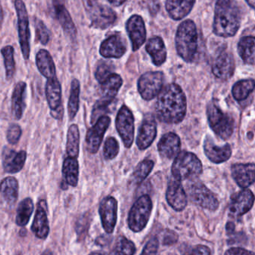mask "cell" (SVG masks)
<instances>
[{
  "instance_id": "ba28073f",
  "label": "cell",
  "mask_w": 255,
  "mask_h": 255,
  "mask_svg": "<svg viewBox=\"0 0 255 255\" xmlns=\"http://www.w3.org/2000/svg\"><path fill=\"white\" fill-rule=\"evenodd\" d=\"M14 7L17 16L19 42L23 59L29 60L30 56V30L27 9L23 0H15Z\"/></svg>"
},
{
  "instance_id": "f6af8a7d",
  "label": "cell",
  "mask_w": 255,
  "mask_h": 255,
  "mask_svg": "<svg viewBox=\"0 0 255 255\" xmlns=\"http://www.w3.org/2000/svg\"><path fill=\"white\" fill-rule=\"evenodd\" d=\"M113 67L108 62H101L97 68L95 77L98 83H103L111 74H113Z\"/></svg>"
},
{
  "instance_id": "7402d4cb",
  "label": "cell",
  "mask_w": 255,
  "mask_h": 255,
  "mask_svg": "<svg viewBox=\"0 0 255 255\" xmlns=\"http://www.w3.org/2000/svg\"><path fill=\"white\" fill-rule=\"evenodd\" d=\"M157 134L156 123L152 117H147L144 119L136 137V144L138 149L145 150L151 145Z\"/></svg>"
},
{
  "instance_id": "2e32d148",
  "label": "cell",
  "mask_w": 255,
  "mask_h": 255,
  "mask_svg": "<svg viewBox=\"0 0 255 255\" xmlns=\"http://www.w3.org/2000/svg\"><path fill=\"white\" fill-rule=\"evenodd\" d=\"M27 153L25 150L16 151L8 147H4L2 150V167L5 172L16 174L20 172L26 163Z\"/></svg>"
},
{
  "instance_id": "ffe728a7",
  "label": "cell",
  "mask_w": 255,
  "mask_h": 255,
  "mask_svg": "<svg viewBox=\"0 0 255 255\" xmlns=\"http://www.w3.org/2000/svg\"><path fill=\"white\" fill-rule=\"evenodd\" d=\"M255 197L250 189H243L234 195L230 204V213L236 217L247 213L254 205Z\"/></svg>"
},
{
  "instance_id": "681fc988",
  "label": "cell",
  "mask_w": 255,
  "mask_h": 255,
  "mask_svg": "<svg viewBox=\"0 0 255 255\" xmlns=\"http://www.w3.org/2000/svg\"><path fill=\"white\" fill-rule=\"evenodd\" d=\"M178 240V235L173 231H167L162 237V244L164 246H171L175 244Z\"/></svg>"
},
{
  "instance_id": "74e56055",
  "label": "cell",
  "mask_w": 255,
  "mask_h": 255,
  "mask_svg": "<svg viewBox=\"0 0 255 255\" xmlns=\"http://www.w3.org/2000/svg\"><path fill=\"white\" fill-rule=\"evenodd\" d=\"M1 53L3 58L5 77H6V80H11L14 77L16 71L14 47L11 45L5 46V47H2Z\"/></svg>"
},
{
  "instance_id": "e575fe53",
  "label": "cell",
  "mask_w": 255,
  "mask_h": 255,
  "mask_svg": "<svg viewBox=\"0 0 255 255\" xmlns=\"http://www.w3.org/2000/svg\"><path fill=\"white\" fill-rule=\"evenodd\" d=\"M34 211V203L32 198H26L19 204L16 215L15 222L17 226L25 227L28 225Z\"/></svg>"
},
{
  "instance_id": "52a82bcc",
  "label": "cell",
  "mask_w": 255,
  "mask_h": 255,
  "mask_svg": "<svg viewBox=\"0 0 255 255\" xmlns=\"http://www.w3.org/2000/svg\"><path fill=\"white\" fill-rule=\"evenodd\" d=\"M186 189L192 202L210 211L217 210L219 206V200L204 183L196 179L191 180L186 185Z\"/></svg>"
},
{
  "instance_id": "603a6c76",
  "label": "cell",
  "mask_w": 255,
  "mask_h": 255,
  "mask_svg": "<svg viewBox=\"0 0 255 255\" xmlns=\"http://www.w3.org/2000/svg\"><path fill=\"white\" fill-rule=\"evenodd\" d=\"M180 138L174 132H167L162 135L158 143V151L164 159H172L180 153Z\"/></svg>"
},
{
  "instance_id": "db71d44e",
  "label": "cell",
  "mask_w": 255,
  "mask_h": 255,
  "mask_svg": "<svg viewBox=\"0 0 255 255\" xmlns=\"http://www.w3.org/2000/svg\"><path fill=\"white\" fill-rule=\"evenodd\" d=\"M234 228H235V225H234V223L232 222H228L226 225V230L228 233L233 232L234 231Z\"/></svg>"
},
{
  "instance_id": "9c48e42d",
  "label": "cell",
  "mask_w": 255,
  "mask_h": 255,
  "mask_svg": "<svg viewBox=\"0 0 255 255\" xmlns=\"http://www.w3.org/2000/svg\"><path fill=\"white\" fill-rule=\"evenodd\" d=\"M133 115L126 106H122L116 118V125L117 131L127 148H129L134 141L135 125Z\"/></svg>"
},
{
  "instance_id": "f5cc1de1",
  "label": "cell",
  "mask_w": 255,
  "mask_h": 255,
  "mask_svg": "<svg viewBox=\"0 0 255 255\" xmlns=\"http://www.w3.org/2000/svg\"><path fill=\"white\" fill-rule=\"evenodd\" d=\"M126 0H109V2L114 5V6H120L122 4L125 3Z\"/></svg>"
},
{
  "instance_id": "6da1fadb",
  "label": "cell",
  "mask_w": 255,
  "mask_h": 255,
  "mask_svg": "<svg viewBox=\"0 0 255 255\" xmlns=\"http://www.w3.org/2000/svg\"><path fill=\"white\" fill-rule=\"evenodd\" d=\"M186 113V98L178 85H168L159 92L156 104L158 119L164 123L174 125L184 119Z\"/></svg>"
},
{
  "instance_id": "7dc6e473",
  "label": "cell",
  "mask_w": 255,
  "mask_h": 255,
  "mask_svg": "<svg viewBox=\"0 0 255 255\" xmlns=\"http://www.w3.org/2000/svg\"><path fill=\"white\" fill-rule=\"evenodd\" d=\"M22 135V129L20 125L17 124H11L7 130L6 138L8 143L16 144L20 141Z\"/></svg>"
},
{
  "instance_id": "11a10c76",
  "label": "cell",
  "mask_w": 255,
  "mask_h": 255,
  "mask_svg": "<svg viewBox=\"0 0 255 255\" xmlns=\"http://www.w3.org/2000/svg\"><path fill=\"white\" fill-rule=\"evenodd\" d=\"M84 1L85 5H86V8L87 7L90 6L92 4L95 3V2H98V0H83Z\"/></svg>"
},
{
  "instance_id": "5b68a950",
  "label": "cell",
  "mask_w": 255,
  "mask_h": 255,
  "mask_svg": "<svg viewBox=\"0 0 255 255\" xmlns=\"http://www.w3.org/2000/svg\"><path fill=\"white\" fill-rule=\"evenodd\" d=\"M207 116L209 125L215 134L222 139H229L235 128L234 118L224 113L215 101L207 105Z\"/></svg>"
},
{
  "instance_id": "f1b7e54d",
  "label": "cell",
  "mask_w": 255,
  "mask_h": 255,
  "mask_svg": "<svg viewBox=\"0 0 255 255\" xmlns=\"http://www.w3.org/2000/svg\"><path fill=\"white\" fill-rule=\"evenodd\" d=\"M37 68L41 75L49 79L56 77V65L50 53L47 50H40L35 57Z\"/></svg>"
},
{
  "instance_id": "d6986e66",
  "label": "cell",
  "mask_w": 255,
  "mask_h": 255,
  "mask_svg": "<svg viewBox=\"0 0 255 255\" xmlns=\"http://www.w3.org/2000/svg\"><path fill=\"white\" fill-rule=\"evenodd\" d=\"M235 62L231 53L224 51L219 53L213 62V74L222 80H228L234 75Z\"/></svg>"
},
{
  "instance_id": "ac0fdd59",
  "label": "cell",
  "mask_w": 255,
  "mask_h": 255,
  "mask_svg": "<svg viewBox=\"0 0 255 255\" xmlns=\"http://www.w3.org/2000/svg\"><path fill=\"white\" fill-rule=\"evenodd\" d=\"M204 151L207 157L213 163L220 164L226 162L232 154V150L229 144L218 146L213 138L207 135L204 141Z\"/></svg>"
},
{
  "instance_id": "1f68e13d",
  "label": "cell",
  "mask_w": 255,
  "mask_h": 255,
  "mask_svg": "<svg viewBox=\"0 0 255 255\" xmlns=\"http://www.w3.org/2000/svg\"><path fill=\"white\" fill-rule=\"evenodd\" d=\"M0 192L9 205H14L18 199L19 183L14 177H7L0 183Z\"/></svg>"
},
{
  "instance_id": "b9f144b4",
  "label": "cell",
  "mask_w": 255,
  "mask_h": 255,
  "mask_svg": "<svg viewBox=\"0 0 255 255\" xmlns=\"http://www.w3.org/2000/svg\"><path fill=\"white\" fill-rule=\"evenodd\" d=\"M135 253V246L131 240L126 237H120L116 243L114 250L112 252L113 255H132Z\"/></svg>"
},
{
  "instance_id": "60d3db41",
  "label": "cell",
  "mask_w": 255,
  "mask_h": 255,
  "mask_svg": "<svg viewBox=\"0 0 255 255\" xmlns=\"http://www.w3.org/2000/svg\"><path fill=\"white\" fill-rule=\"evenodd\" d=\"M113 103V101H106L102 98L97 101L96 104L94 106L93 110H92L91 123L94 125L101 116H106L107 113H111L110 107Z\"/></svg>"
},
{
  "instance_id": "e0dca14e",
  "label": "cell",
  "mask_w": 255,
  "mask_h": 255,
  "mask_svg": "<svg viewBox=\"0 0 255 255\" xmlns=\"http://www.w3.org/2000/svg\"><path fill=\"white\" fill-rule=\"evenodd\" d=\"M166 200L171 208L175 211H182L187 205V194L183 189L181 181L174 178L168 185Z\"/></svg>"
},
{
  "instance_id": "4fadbf2b",
  "label": "cell",
  "mask_w": 255,
  "mask_h": 255,
  "mask_svg": "<svg viewBox=\"0 0 255 255\" xmlns=\"http://www.w3.org/2000/svg\"><path fill=\"white\" fill-rule=\"evenodd\" d=\"M90 15L92 26L96 29H105L115 23L117 18L116 12L107 5L98 2L86 8Z\"/></svg>"
},
{
  "instance_id": "f35d334b",
  "label": "cell",
  "mask_w": 255,
  "mask_h": 255,
  "mask_svg": "<svg viewBox=\"0 0 255 255\" xmlns=\"http://www.w3.org/2000/svg\"><path fill=\"white\" fill-rule=\"evenodd\" d=\"M255 89L254 80H245L237 82L232 89V95L237 101L246 100Z\"/></svg>"
},
{
  "instance_id": "d6a6232c",
  "label": "cell",
  "mask_w": 255,
  "mask_h": 255,
  "mask_svg": "<svg viewBox=\"0 0 255 255\" xmlns=\"http://www.w3.org/2000/svg\"><path fill=\"white\" fill-rule=\"evenodd\" d=\"M123 80L118 74H114L110 76L104 83H101V94L102 99L108 101H114L116 95L119 93V89L122 87Z\"/></svg>"
},
{
  "instance_id": "8fae6325",
  "label": "cell",
  "mask_w": 255,
  "mask_h": 255,
  "mask_svg": "<svg viewBox=\"0 0 255 255\" xmlns=\"http://www.w3.org/2000/svg\"><path fill=\"white\" fill-rule=\"evenodd\" d=\"M164 75L162 72H148L143 74L138 82V90L145 101H151L159 95L163 86Z\"/></svg>"
},
{
  "instance_id": "816d5d0a",
  "label": "cell",
  "mask_w": 255,
  "mask_h": 255,
  "mask_svg": "<svg viewBox=\"0 0 255 255\" xmlns=\"http://www.w3.org/2000/svg\"><path fill=\"white\" fill-rule=\"evenodd\" d=\"M225 255H249V254H254L253 252H250V251L246 250L245 249H242V248H232V249H228L227 252H225Z\"/></svg>"
},
{
  "instance_id": "6f0895ef",
  "label": "cell",
  "mask_w": 255,
  "mask_h": 255,
  "mask_svg": "<svg viewBox=\"0 0 255 255\" xmlns=\"http://www.w3.org/2000/svg\"><path fill=\"white\" fill-rule=\"evenodd\" d=\"M246 2H247L248 5L251 7L252 8H255V0H246Z\"/></svg>"
},
{
  "instance_id": "cb8c5ba5",
  "label": "cell",
  "mask_w": 255,
  "mask_h": 255,
  "mask_svg": "<svg viewBox=\"0 0 255 255\" xmlns=\"http://www.w3.org/2000/svg\"><path fill=\"white\" fill-rule=\"evenodd\" d=\"M231 175L240 188L246 189L255 183V164H234L231 167Z\"/></svg>"
},
{
  "instance_id": "d590c367",
  "label": "cell",
  "mask_w": 255,
  "mask_h": 255,
  "mask_svg": "<svg viewBox=\"0 0 255 255\" xmlns=\"http://www.w3.org/2000/svg\"><path fill=\"white\" fill-rule=\"evenodd\" d=\"M80 129L77 125H71L67 133L66 152L68 156L78 157L80 153Z\"/></svg>"
},
{
  "instance_id": "d4e9b609",
  "label": "cell",
  "mask_w": 255,
  "mask_h": 255,
  "mask_svg": "<svg viewBox=\"0 0 255 255\" xmlns=\"http://www.w3.org/2000/svg\"><path fill=\"white\" fill-rule=\"evenodd\" d=\"M54 10L56 18L60 23L65 35L71 40H75L77 35V28L65 5L59 0H56L54 2Z\"/></svg>"
},
{
  "instance_id": "30bf717a",
  "label": "cell",
  "mask_w": 255,
  "mask_h": 255,
  "mask_svg": "<svg viewBox=\"0 0 255 255\" xmlns=\"http://www.w3.org/2000/svg\"><path fill=\"white\" fill-rule=\"evenodd\" d=\"M45 93L47 104L50 109V114L56 120L62 121L64 116L62 86L57 77L47 79Z\"/></svg>"
},
{
  "instance_id": "44dd1931",
  "label": "cell",
  "mask_w": 255,
  "mask_h": 255,
  "mask_svg": "<svg viewBox=\"0 0 255 255\" xmlns=\"http://www.w3.org/2000/svg\"><path fill=\"white\" fill-rule=\"evenodd\" d=\"M127 31L132 42V50H138L146 39L144 20L140 16H132L127 23Z\"/></svg>"
},
{
  "instance_id": "277c9868",
  "label": "cell",
  "mask_w": 255,
  "mask_h": 255,
  "mask_svg": "<svg viewBox=\"0 0 255 255\" xmlns=\"http://www.w3.org/2000/svg\"><path fill=\"white\" fill-rule=\"evenodd\" d=\"M201 160L191 152L179 153L173 162L171 173L173 177L180 181L195 180L202 174Z\"/></svg>"
},
{
  "instance_id": "7a4b0ae2",
  "label": "cell",
  "mask_w": 255,
  "mask_h": 255,
  "mask_svg": "<svg viewBox=\"0 0 255 255\" xmlns=\"http://www.w3.org/2000/svg\"><path fill=\"white\" fill-rule=\"evenodd\" d=\"M241 12L236 0H218L215 8L213 32L218 36L228 38L238 32Z\"/></svg>"
},
{
  "instance_id": "4316f807",
  "label": "cell",
  "mask_w": 255,
  "mask_h": 255,
  "mask_svg": "<svg viewBox=\"0 0 255 255\" xmlns=\"http://www.w3.org/2000/svg\"><path fill=\"white\" fill-rule=\"evenodd\" d=\"M26 83L25 82H18L14 86L11 97V113L15 120L19 121L23 117L26 109Z\"/></svg>"
},
{
  "instance_id": "9a60e30c",
  "label": "cell",
  "mask_w": 255,
  "mask_h": 255,
  "mask_svg": "<svg viewBox=\"0 0 255 255\" xmlns=\"http://www.w3.org/2000/svg\"><path fill=\"white\" fill-rule=\"evenodd\" d=\"M47 201L44 199L40 200L37 205V210L31 230L35 237L41 240H46L50 234Z\"/></svg>"
},
{
  "instance_id": "ee69618b",
  "label": "cell",
  "mask_w": 255,
  "mask_h": 255,
  "mask_svg": "<svg viewBox=\"0 0 255 255\" xmlns=\"http://www.w3.org/2000/svg\"><path fill=\"white\" fill-rule=\"evenodd\" d=\"M119 144L113 137H109L104 146V157L107 160H111L117 156L119 153Z\"/></svg>"
},
{
  "instance_id": "8992f818",
  "label": "cell",
  "mask_w": 255,
  "mask_h": 255,
  "mask_svg": "<svg viewBox=\"0 0 255 255\" xmlns=\"http://www.w3.org/2000/svg\"><path fill=\"white\" fill-rule=\"evenodd\" d=\"M153 203L147 195H142L137 199L129 210L128 216V225L133 232L142 231L151 215Z\"/></svg>"
},
{
  "instance_id": "4dcf8cb0",
  "label": "cell",
  "mask_w": 255,
  "mask_h": 255,
  "mask_svg": "<svg viewBox=\"0 0 255 255\" xmlns=\"http://www.w3.org/2000/svg\"><path fill=\"white\" fill-rule=\"evenodd\" d=\"M80 166L77 158L68 156L62 165V175L68 186L76 187L78 184Z\"/></svg>"
},
{
  "instance_id": "8d00e7d4",
  "label": "cell",
  "mask_w": 255,
  "mask_h": 255,
  "mask_svg": "<svg viewBox=\"0 0 255 255\" xmlns=\"http://www.w3.org/2000/svg\"><path fill=\"white\" fill-rule=\"evenodd\" d=\"M80 83L77 79L71 82V92L68 104V113L70 120H73L77 116L80 108Z\"/></svg>"
},
{
  "instance_id": "ab89813d",
  "label": "cell",
  "mask_w": 255,
  "mask_h": 255,
  "mask_svg": "<svg viewBox=\"0 0 255 255\" xmlns=\"http://www.w3.org/2000/svg\"><path fill=\"white\" fill-rule=\"evenodd\" d=\"M154 167V162L150 159H144L138 163L132 174V180L135 184L142 183L150 174Z\"/></svg>"
},
{
  "instance_id": "484cf974",
  "label": "cell",
  "mask_w": 255,
  "mask_h": 255,
  "mask_svg": "<svg viewBox=\"0 0 255 255\" xmlns=\"http://www.w3.org/2000/svg\"><path fill=\"white\" fill-rule=\"evenodd\" d=\"M126 45L122 37L113 35L103 41L100 53L105 58H121L126 53Z\"/></svg>"
},
{
  "instance_id": "f546056e",
  "label": "cell",
  "mask_w": 255,
  "mask_h": 255,
  "mask_svg": "<svg viewBox=\"0 0 255 255\" xmlns=\"http://www.w3.org/2000/svg\"><path fill=\"white\" fill-rule=\"evenodd\" d=\"M146 50L151 57L154 65L160 66L166 60L167 51L162 38L153 37L146 45Z\"/></svg>"
},
{
  "instance_id": "f907efd6",
  "label": "cell",
  "mask_w": 255,
  "mask_h": 255,
  "mask_svg": "<svg viewBox=\"0 0 255 255\" xmlns=\"http://www.w3.org/2000/svg\"><path fill=\"white\" fill-rule=\"evenodd\" d=\"M191 255H209L211 254L210 249L207 246H203V245H198L191 249V252H189Z\"/></svg>"
},
{
  "instance_id": "bcb514c9",
  "label": "cell",
  "mask_w": 255,
  "mask_h": 255,
  "mask_svg": "<svg viewBox=\"0 0 255 255\" xmlns=\"http://www.w3.org/2000/svg\"><path fill=\"white\" fill-rule=\"evenodd\" d=\"M89 224H90V217L89 214L83 215L77 220L76 223V232L80 240L84 239L86 237L89 230Z\"/></svg>"
},
{
  "instance_id": "7bdbcfd3",
  "label": "cell",
  "mask_w": 255,
  "mask_h": 255,
  "mask_svg": "<svg viewBox=\"0 0 255 255\" xmlns=\"http://www.w3.org/2000/svg\"><path fill=\"white\" fill-rule=\"evenodd\" d=\"M36 40L43 45H47L50 39V33L47 26L42 20L38 18L34 20Z\"/></svg>"
},
{
  "instance_id": "5bb4252c",
  "label": "cell",
  "mask_w": 255,
  "mask_h": 255,
  "mask_svg": "<svg viewBox=\"0 0 255 255\" xmlns=\"http://www.w3.org/2000/svg\"><path fill=\"white\" fill-rule=\"evenodd\" d=\"M99 214L104 231L112 234L117 223L118 201L116 198L112 196L104 198L100 204Z\"/></svg>"
},
{
  "instance_id": "9f6ffc18",
  "label": "cell",
  "mask_w": 255,
  "mask_h": 255,
  "mask_svg": "<svg viewBox=\"0 0 255 255\" xmlns=\"http://www.w3.org/2000/svg\"><path fill=\"white\" fill-rule=\"evenodd\" d=\"M4 18V13L3 9H2V5H1V2H0V24L2 23L3 21Z\"/></svg>"
},
{
  "instance_id": "83f0119b",
  "label": "cell",
  "mask_w": 255,
  "mask_h": 255,
  "mask_svg": "<svg viewBox=\"0 0 255 255\" xmlns=\"http://www.w3.org/2000/svg\"><path fill=\"white\" fill-rule=\"evenodd\" d=\"M195 0H166L165 8L171 18L181 20L192 11Z\"/></svg>"
},
{
  "instance_id": "836d02e7",
  "label": "cell",
  "mask_w": 255,
  "mask_h": 255,
  "mask_svg": "<svg viewBox=\"0 0 255 255\" xmlns=\"http://www.w3.org/2000/svg\"><path fill=\"white\" fill-rule=\"evenodd\" d=\"M255 38L253 36L244 37L238 44V52L240 57L246 63L255 64Z\"/></svg>"
},
{
  "instance_id": "3957f363",
  "label": "cell",
  "mask_w": 255,
  "mask_h": 255,
  "mask_svg": "<svg viewBox=\"0 0 255 255\" xmlns=\"http://www.w3.org/2000/svg\"><path fill=\"white\" fill-rule=\"evenodd\" d=\"M175 44L177 53L183 60L186 62L193 61L198 49V32L192 20H185L179 26Z\"/></svg>"
},
{
  "instance_id": "c3c4849f",
  "label": "cell",
  "mask_w": 255,
  "mask_h": 255,
  "mask_svg": "<svg viewBox=\"0 0 255 255\" xmlns=\"http://www.w3.org/2000/svg\"><path fill=\"white\" fill-rule=\"evenodd\" d=\"M159 240L156 238H152L147 242L141 252V255H155L157 253L159 249Z\"/></svg>"
},
{
  "instance_id": "7c38bea8",
  "label": "cell",
  "mask_w": 255,
  "mask_h": 255,
  "mask_svg": "<svg viewBox=\"0 0 255 255\" xmlns=\"http://www.w3.org/2000/svg\"><path fill=\"white\" fill-rule=\"evenodd\" d=\"M111 123L109 116H101L88 130L86 137V149L89 153L95 154L99 150L104 139V134Z\"/></svg>"
}]
</instances>
